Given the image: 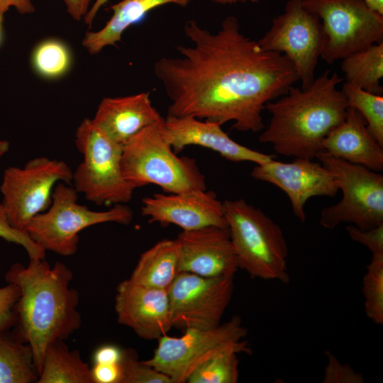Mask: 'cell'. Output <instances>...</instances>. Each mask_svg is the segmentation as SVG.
<instances>
[{"instance_id":"cell-28","label":"cell","mask_w":383,"mask_h":383,"mask_svg":"<svg viewBox=\"0 0 383 383\" xmlns=\"http://www.w3.org/2000/svg\"><path fill=\"white\" fill-rule=\"evenodd\" d=\"M342 91L348 106L364 118L372 135L383 146V96L344 83Z\"/></svg>"},{"instance_id":"cell-30","label":"cell","mask_w":383,"mask_h":383,"mask_svg":"<svg viewBox=\"0 0 383 383\" xmlns=\"http://www.w3.org/2000/svg\"><path fill=\"white\" fill-rule=\"evenodd\" d=\"M121 365V383H172L165 374L138 361L136 352L131 348L123 350Z\"/></svg>"},{"instance_id":"cell-41","label":"cell","mask_w":383,"mask_h":383,"mask_svg":"<svg viewBox=\"0 0 383 383\" xmlns=\"http://www.w3.org/2000/svg\"><path fill=\"white\" fill-rule=\"evenodd\" d=\"M213 3L226 5L234 4L237 3H257L260 0H211Z\"/></svg>"},{"instance_id":"cell-43","label":"cell","mask_w":383,"mask_h":383,"mask_svg":"<svg viewBox=\"0 0 383 383\" xmlns=\"http://www.w3.org/2000/svg\"><path fill=\"white\" fill-rule=\"evenodd\" d=\"M4 14L0 13V45L2 41V23H3Z\"/></svg>"},{"instance_id":"cell-31","label":"cell","mask_w":383,"mask_h":383,"mask_svg":"<svg viewBox=\"0 0 383 383\" xmlns=\"http://www.w3.org/2000/svg\"><path fill=\"white\" fill-rule=\"evenodd\" d=\"M0 238L22 246L29 259L45 258V251L36 244L24 231L13 228L8 220L4 207L0 202Z\"/></svg>"},{"instance_id":"cell-38","label":"cell","mask_w":383,"mask_h":383,"mask_svg":"<svg viewBox=\"0 0 383 383\" xmlns=\"http://www.w3.org/2000/svg\"><path fill=\"white\" fill-rule=\"evenodd\" d=\"M68 13L76 21L86 16L91 0H63Z\"/></svg>"},{"instance_id":"cell-19","label":"cell","mask_w":383,"mask_h":383,"mask_svg":"<svg viewBox=\"0 0 383 383\" xmlns=\"http://www.w3.org/2000/svg\"><path fill=\"white\" fill-rule=\"evenodd\" d=\"M91 120L111 140L123 146L143 128L165 118L152 105L149 92H141L103 99Z\"/></svg>"},{"instance_id":"cell-14","label":"cell","mask_w":383,"mask_h":383,"mask_svg":"<svg viewBox=\"0 0 383 383\" xmlns=\"http://www.w3.org/2000/svg\"><path fill=\"white\" fill-rule=\"evenodd\" d=\"M250 175L284 191L290 200L294 215L301 222L306 221L304 205L309 199L318 196L333 197L339 190L333 174L321 163L311 159L295 158L292 162H282L272 158L256 165Z\"/></svg>"},{"instance_id":"cell-29","label":"cell","mask_w":383,"mask_h":383,"mask_svg":"<svg viewBox=\"0 0 383 383\" xmlns=\"http://www.w3.org/2000/svg\"><path fill=\"white\" fill-rule=\"evenodd\" d=\"M365 312L368 318L383 324V254L372 255L362 278Z\"/></svg>"},{"instance_id":"cell-25","label":"cell","mask_w":383,"mask_h":383,"mask_svg":"<svg viewBox=\"0 0 383 383\" xmlns=\"http://www.w3.org/2000/svg\"><path fill=\"white\" fill-rule=\"evenodd\" d=\"M38 376L30 346L0 332V383H33Z\"/></svg>"},{"instance_id":"cell-7","label":"cell","mask_w":383,"mask_h":383,"mask_svg":"<svg viewBox=\"0 0 383 383\" xmlns=\"http://www.w3.org/2000/svg\"><path fill=\"white\" fill-rule=\"evenodd\" d=\"M74 142L83 156L73 172L76 191L99 206L129 202L135 189L123 174V146L111 140L89 118H84L77 128Z\"/></svg>"},{"instance_id":"cell-36","label":"cell","mask_w":383,"mask_h":383,"mask_svg":"<svg viewBox=\"0 0 383 383\" xmlns=\"http://www.w3.org/2000/svg\"><path fill=\"white\" fill-rule=\"evenodd\" d=\"M123 357V350L114 345H104L94 353V364H118Z\"/></svg>"},{"instance_id":"cell-35","label":"cell","mask_w":383,"mask_h":383,"mask_svg":"<svg viewBox=\"0 0 383 383\" xmlns=\"http://www.w3.org/2000/svg\"><path fill=\"white\" fill-rule=\"evenodd\" d=\"M93 383H121L123 373L118 364H94L91 368Z\"/></svg>"},{"instance_id":"cell-8","label":"cell","mask_w":383,"mask_h":383,"mask_svg":"<svg viewBox=\"0 0 383 383\" xmlns=\"http://www.w3.org/2000/svg\"><path fill=\"white\" fill-rule=\"evenodd\" d=\"M246 334L241 318L234 316L212 328H190L180 337L161 336L152 357L143 362L167 375L172 383L187 382L198 365L217 353L228 350L250 353L243 340Z\"/></svg>"},{"instance_id":"cell-42","label":"cell","mask_w":383,"mask_h":383,"mask_svg":"<svg viewBox=\"0 0 383 383\" xmlns=\"http://www.w3.org/2000/svg\"><path fill=\"white\" fill-rule=\"evenodd\" d=\"M10 143L8 140H0V160L9 150Z\"/></svg>"},{"instance_id":"cell-20","label":"cell","mask_w":383,"mask_h":383,"mask_svg":"<svg viewBox=\"0 0 383 383\" xmlns=\"http://www.w3.org/2000/svg\"><path fill=\"white\" fill-rule=\"evenodd\" d=\"M322 150L349 162L379 172L383 146L372 135L360 113L348 106L344 120L324 139Z\"/></svg>"},{"instance_id":"cell-37","label":"cell","mask_w":383,"mask_h":383,"mask_svg":"<svg viewBox=\"0 0 383 383\" xmlns=\"http://www.w3.org/2000/svg\"><path fill=\"white\" fill-rule=\"evenodd\" d=\"M10 7H14L21 14L33 13L35 6L31 0H0V13L4 14Z\"/></svg>"},{"instance_id":"cell-40","label":"cell","mask_w":383,"mask_h":383,"mask_svg":"<svg viewBox=\"0 0 383 383\" xmlns=\"http://www.w3.org/2000/svg\"><path fill=\"white\" fill-rule=\"evenodd\" d=\"M373 11L383 15V0H363Z\"/></svg>"},{"instance_id":"cell-22","label":"cell","mask_w":383,"mask_h":383,"mask_svg":"<svg viewBox=\"0 0 383 383\" xmlns=\"http://www.w3.org/2000/svg\"><path fill=\"white\" fill-rule=\"evenodd\" d=\"M176 239L162 240L143 252L130 277L135 283L167 290L180 273Z\"/></svg>"},{"instance_id":"cell-23","label":"cell","mask_w":383,"mask_h":383,"mask_svg":"<svg viewBox=\"0 0 383 383\" xmlns=\"http://www.w3.org/2000/svg\"><path fill=\"white\" fill-rule=\"evenodd\" d=\"M37 383H93L91 368L78 350H70L64 340L46 349Z\"/></svg>"},{"instance_id":"cell-10","label":"cell","mask_w":383,"mask_h":383,"mask_svg":"<svg viewBox=\"0 0 383 383\" xmlns=\"http://www.w3.org/2000/svg\"><path fill=\"white\" fill-rule=\"evenodd\" d=\"M322 23L321 57L331 65L383 42V15L363 0H302Z\"/></svg>"},{"instance_id":"cell-12","label":"cell","mask_w":383,"mask_h":383,"mask_svg":"<svg viewBox=\"0 0 383 383\" xmlns=\"http://www.w3.org/2000/svg\"><path fill=\"white\" fill-rule=\"evenodd\" d=\"M322 41L319 17L306 9L302 0H289L284 11L272 19L270 28L257 43L265 50L285 55L293 64L301 88L304 89L315 79Z\"/></svg>"},{"instance_id":"cell-26","label":"cell","mask_w":383,"mask_h":383,"mask_svg":"<svg viewBox=\"0 0 383 383\" xmlns=\"http://www.w3.org/2000/svg\"><path fill=\"white\" fill-rule=\"evenodd\" d=\"M72 54L62 41L49 38L39 43L31 55V64L40 77L56 79L65 75L72 65Z\"/></svg>"},{"instance_id":"cell-21","label":"cell","mask_w":383,"mask_h":383,"mask_svg":"<svg viewBox=\"0 0 383 383\" xmlns=\"http://www.w3.org/2000/svg\"><path fill=\"white\" fill-rule=\"evenodd\" d=\"M191 0H122L111 6L113 14L105 26L97 31H88L82 45L91 55H96L106 46L116 45L124 31L140 21L151 10L165 4L186 7Z\"/></svg>"},{"instance_id":"cell-16","label":"cell","mask_w":383,"mask_h":383,"mask_svg":"<svg viewBox=\"0 0 383 383\" xmlns=\"http://www.w3.org/2000/svg\"><path fill=\"white\" fill-rule=\"evenodd\" d=\"M114 308L118 323L144 340H157L172 327L165 289L123 280L116 287Z\"/></svg>"},{"instance_id":"cell-3","label":"cell","mask_w":383,"mask_h":383,"mask_svg":"<svg viewBox=\"0 0 383 383\" xmlns=\"http://www.w3.org/2000/svg\"><path fill=\"white\" fill-rule=\"evenodd\" d=\"M326 70L306 89L291 87L287 93L268 102L271 115L261 143L271 144L284 156L313 160L322 150L324 139L345 118L348 104L338 86L343 81Z\"/></svg>"},{"instance_id":"cell-13","label":"cell","mask_w":383,"mask_h":383,"mask_svg":"<svg viewBox=\"0 0 383 383\" xmlns=\"http://www.w3.org/2000/svg\"><path fill=\"white\" fill-rule=\"evenodd\" d=\"M234 276L180 272L167 293L172 327L212 328L221 323L234 289Z\"/></svg>"},{"instance_id":"cell-1","label":"cell","mask_w":383,"mask_h":383,"mask_svg":"<svg viewBox=\"0 0 383 383\" xmlns=\"http://www.w3.org/2000/svg\"><path fill=\"white\" fill-rule=\"evenodd\" d=\"M184 32L192 45H178L179 56L163 57L153 67L171 101L167 116L232 121L241 132L263 130L266 104L299 80L291 61L244 35L233 16L215 33L195 20L186 22Z\"/></svg>"},{"instance_id":"cell-6","label":"cell","mask_w":383,"mask_h":383,"mask_svg":"<svg viewBox=\"0 0 383 383\" xmlns=\"http://www.w3.org/2000/svg\"><path fill=\"white\" fill-rule=\"evenodd\" d=\"M74 187L58 182L52 192L50 207L35 216L26 228L31 239L45 252L71 256L78 250L79 233L86 228L104 223L130 224L133 210L125 204H116L106 211H93L77 201Z\"/></svg>"},{"instance_id":"cell-9","label":"cell","mask_w":383,"mask_h":383,"mask_svg":"<svg viewBox=\"0 0 383 383\" xmlns=\"http://www.w3.org/2000/svg\"><path fill=\"white\" fill-rule=\"evenodd\" d=\"M316 157L334 175L342 199L325 207L320 225L333 229L340 223H350L369 229L383 224V176L364 166L353 164L321 150Z\"/></svg>"},{"instance_id":"cell-18","label":"cell","mask_w":383,"mask_h":383,"mask_svg":"<svg viewBox=\"0 0 383 383\" xmlns=\"http://www.w3.org/2000/svg\"><path fill=\"white\" fill-rule=\"evenodd\" d=\"M164 131L175 153L189 145H197L218 153L224 159L234 162H252L256 165L273 158L238 143L221 128V125L200 121L192 116H167L164 121Z\"/></svg>"},{"instance_id":"cell-32","label":"cell","mask_w":383,"mask_h":383,"mask_svg":"<svg viewBox=\"0 0 383 383\" xmlns=\"http://www.w3.org/2000/svg\"><path fill=\"white\" fill-rule=\"evenodd\" d=\"M327 365L325 367L323 383H362L363 375L355 372L349 365L341 363L330 351L326 352Z\"/></svg>"},{"instance_id":"cell-27","label":"cell","mask_w":383,"mask_h":383,"mask_svg":"<svg viewBox=\"0 0 383 383\" xmlns=\"http://www.w3.org/2000/svg\"><path fill=\"white\" fill-rule=\"evenodd\" d=\"M235 350L217 353L198 365L189 374L188 383H236L239 361Z\"/></svg>"},{"instance_id":"cell-2","label":"cell","mask_w":383,"mask_h":383,"mask_svg":"<svg viewBox=\"0 0 383 383\" xmlns=\"http://www.w3.org/2000/svg\"><path fill=\"white\" fill-rule=\"evenodd\" d=\"M72 278L67 265L56 262L51 267L45 258L30 259L27 266L14 263L5 274L6 282L20 289L11 334L30 346L38 374L47 348L65 340L82 325L79 294L70 284Z\"/></svg>"},{"instance_id":"cell-34","label":"cell","mask_w":383,"mask_h":383,"mask_svg":"<svg viewBox=\"0 0 383 383\" xmlns=\"http://www.w3.org/2000/svg\"><path fill=\"white\" fill-rule=\"evenodd\" d=\"M346 231L351 240L366 246L372 255L383 254V224L369 229L351 225Z\"/></svg>"},{"instance_id":"cell-24","label":"cell","mask_w":383,"mask_h":383,"mask_svg":"<svg viewBox=\"0 0 383 383\" xmlns=\"http://www.w3.org/2000/svg\"><path fill=\"white\" fill-rule=\"evenodd\" d=\"M341 70L345 83L382 95L383 42L345 57L342 60Z\"/></svg>"},{"instance_id":"cell-5","label":"cell","mask_w":383,"mask_h":383,"mask_svg":"<svg viewBox=\"0 0 383 383\" xmlns=\"http://www.w3.org/2000/svg\"><path fill=\"white\" fill-rule=\"evenodd\" d=\"M164 121L143 128L123 146L125 178L135 189L152 184L167 194L206 189L195 159L178 157L168 143Z\"/></svg>"},{"instance_id":"cell-39","label":"cell","mask_w":383,"mask_h":383,"mask_svg":"<svg viewBox=\"0 0 383 383\" xmlns=\"http://www.w3.org/2000/svg\"><path fill=\"white\" fill-rule=\"evenodd\" d=\"M109 0H95L92 6L89 9L86 16H84V22L89 28L91 27L92 23L99 11V9L108 1Z\"/></svg>"},{"instance_id":"cell-15","label":"cell","mask_w":383,"mask_h":383,"mask_svg":"<svg viewBox=\"0 0 383 383\" xmlns=\"http://www.w3.org/2000/svg\"><path fill=\"white\" fill-rule=\"evenodd\" d=\"M141 213L149 223L174 224L182 231L209 226L228 227L223 202L214 192L206 189L146 196L142 200Z\"/></svg>"},{"instance_id":"cell-17","label":"cell","mask_w":383,"mask_h":383,"mask_svg":"<svg viewBox=\"0 0 383 383\" xmlns=\"http://www.w3.org/2000/svg\"><path fill=\"white\" fill-rule=\"evenodd\" d=\"M176 240L179 272L204 277L234 276L239 269L228 227L209 226L182 231Z\"/></svg>"},{"instance_id":"cell-11","label":"cell","mask_w":383,"mask_h":383,"mask_svg":"<svg viewBox=\"0 0 383 383\" xmlns=\"http://www.w3.org/2000/svg\"><path fill=\"white\" fill-rule=\"evenodd\" d=\"M73 172L62 160L38 157L23 167H7L3 174L1 202L10 225L26 231L37 215L51 205L52 192L58 182L70 184Z\"/></svg>"},{"instance_id":"cell-33","label":"cell","mask_w":383,"mask_h":383,"mask_svg":"<svg viewBox=\"0 0 383 383\" xmlns=\"http://www.w3.org/2000/svg\"><path fill=\"white\" fill-rule=\"evenodd\" d=\"M20 296L18 287L13 283L0 288V332L8 331L16 323V304Z\"/></svg>"},{"instance_id":"cell-4","label":"cell","mask_w":383,"mask_h":383,"mask_svg":"<svg viewBox=\"0 0 383 383\" xmlns=\"http://www.w3.org/2000/svg\"><path fill=\"white\" fill-rule=\"evenodd\" d=\"M223 204L238 268L254 278L288 284L289 250L281 227L244 199Z\"/></svg>"}]
</instances>
